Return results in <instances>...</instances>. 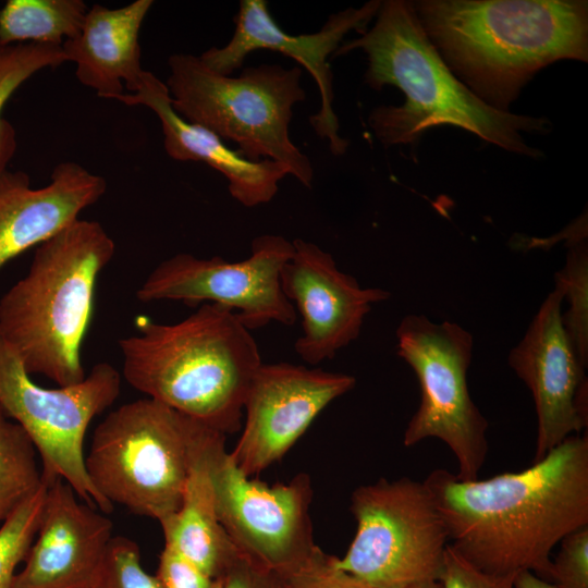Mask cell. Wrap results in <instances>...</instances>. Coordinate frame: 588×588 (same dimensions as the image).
<instances>
[{"label": "cell", "mask_w": 588, "mask_h": 588, "mask_svg": "<svg viewBox=\"0 0 588 588\" xmlns=\"http://www.w3.org/2000/svg\"><path fill=\"white\" fill-rule=\"evenodd\" d=\"M450 544L498 576L550 578L552 550L588 525V436L573 434L520 471L464 480L434 469L424 480Z\"/></svg>", "instance_id": "obj_1"}, {"label": "cell", "mask_w": 588, "mask_h": 588, "mask_svg": "<svg viewBox=\"0 0 588 588\" xmlns=\"http://www.w3.org/2000/svg\"><path fill=\"white\" fill-rule=\"evenodd\" d=\"M413 7L450 71L499 111L509 112L541 69L588 61L586 0H419Z\"/></svg>", "instance_id": "obj_2"}, {"label": "cell", "mask_w": 588, "mask_h": 588, "mask_svg": "<svg viewBox=\"0 0 588 588\" xmlns=\"http://www.w3.org/2000/svg\"><path fill=\"white\" fill-rule=\"evenodd\" d=\"M375 24L339 46L332 58L363 50L368 60L365 83L375 90L400 88L399 107L373 109L368 123L384 145L411 144L426 130L452 125L506 151L540 157L523 133L548 134L549 119L499 111L477 97L446 66L425 34L413 1H381Z\"/></svg>", "instance_id": "obj_3"}, {"label": "cell", "mask_w": 588, "mask_h": 588, "mask_svg": "<svg viewBox=\"0 0 588 588\" xmlns=\"http://www.w3.org/2000/svg\"><path fill=\"white\" fill-rule=\"evenodd\" d=\"M134 323L136 333L119 341L127 383L225 436L238 431L262 360L236 313L205 303L175 323L146 316Z\"/></svg>", "instance_id": "obj_4"}, {"label": "cell", "mask_w": 588, "mask_h": 588, "mask_svg": "<svg viewBox=\"0 0 588 588\" xmlns=\"http://www.w3.org/2000/svg\"><path fill=\"white\" fill-rule=\"evenodd\" d=\"M114 252L99 222L79 218L36 246L27 273L0 298V338L29 375L58 387L84 380L96 283Z\"/></svg>", "instance_id": "obj_5"}, {"label": "cell", "mask_w": 588, "mask_h": 588, "mask_svg": "<svg viewBox=\"0 0 588 588\" xmlns=\"http://www.w3.org/2000/svg\"><path fill=\"white\" fill-rule=\"evenodd\" d=\"M168 65L164 84L180 117L233 142L250 161L285 164L290 175L311 186V162L289 132L293 107L306 98L301 68L260 64L231 76L216 73L199 57L186 53L170 56Z\"/></svg>", "instance_id": "obj_6"}, {"label": "cell", "mask_w": 588, "mask_h": 588, "mask_svg": "<svg viewBox=\"0 0 588 588\" xmlns=\"http://www.w3.org/2000/svg\"><path fill=\"white\" fill-rule=\"evenodd\" d=\"M208 428L150 397L123 404L95 428L86 473L107 502L160 523L179 510L194 448Z\"/></svg>", "instance_id": "obj_7"}, {"label": "cell", "mask_w": 588, "mask_h": 588, "mask_svg": "<svg viewBox=\"0 0 588 588\" xmlns=\"http://www.w3.org/2000/svg\"><path fill=\"white\" fill-rule=\"evenodd\" d=\"M355 536L335 565L371 588L438 581L450 538L424 481L408 477L356 488L351 497Z\"/></svg>", "instance_id": "obj_8"}, {"label": "cell", "mask_w": 588, "mask_h": 588, "mask_svg": "<svg viewBox=\"0 0 588 588\" xmlns=\"http://www.w3.org/2000/svg\"><path fill=\"white\" fill-rule=\"evenodd\" d=\"M14 350L0 338V408L32 439L42 481L68 482L86 504L109 514L113 505L94 488L85 468L84 440L91 420L121 391V375L109 363L96 364L83 381L56 389L36 384Z\"/></svg>", "instance_id": "obj_9"}, {"label": "cell", "mask_w": 588, "mask_h": 588, "mask_svg": "<svg viewBox=\"0 0 588 588\" xmlns=\"http://www.w3.org/2000/svg\"><path fill=\"white\" fill-rule=\"evenodd\" d=\"M396 354L415 372L420 403L404 431L407 448L436 438L456 458L464 480L478 478L488 454V420L474 403L467 384L474 339L460 324L433 322L409 314L396 329Z\"/></svg>", "instance_id": "obj_10"}, {"label": "cell", "mask_w": 588, "mask_h": 588, "mask_svg": "<svg viewBox=\"0 0 588 588\" xmlns=\"http://www.w3.org/2000/svg\"><path fill=\"white\" fill-rule=\"evenodd\" d=\"M292 254V242L275 234L254 238L249 256L240 261L180 253L156 266L135 295L142 303L175 301L191 307L219 304L236 313L250 331L272 321L292 326L297 313L284 295L280 279Z\"/></svg>", "instance_id": "obj_11"}, {"label": "cell", "mask_w": 588, "mask_h": 588, "mask_svg": "<svg viewBox=\"0 0 588 588\" xmlns=\"http://www.w3.org/2000/svg\"><path fill=\"white\" fill-rule=\"evenodd\" d=\"M212 483L219 522L242 554L284 574L319 549L309 515L313 487L307 474L269 486L242 473L223 449L213 463Z\"/></svg>", "instance_id": "obj_12"}, {"label": "cell", "mask_w": 588, "mask_h": 588, "mask_svg": "<svg viewBox=\"0 0 588 588\" xmlns=\"http://www.w3.org/2000/svg\"><path fill=\"white\" fill-rule=\"evenodd\" d=\"M355 384V377L344 372L262 363L245 399L242 434L229 452L234 464L252 477L280 461L315 418Z\"/></svg>", "instance_id": "obj_13"}, {"label": "cell", "mask_w": 588, "mask_h": 588, "mask_svg": "<svg viewBox=\"0 0 588 588\" xmlns=\"http://www.w3.org/2000/svg\"><path fill=\"white\" fill-rule=\"evenodd\" d=\"M380 3V0H372L357 9L347 8L330 15L316 33L290 35L272 19L267 1L242 0L230 41L221 48H209L199 58L222 75H231L240 69L255 50L278 51L294 59L313 76L320 94V108L310 115L309 122L318 137L328 142L330 151L340 156L346 151L348 142L340 135V124L333 111V76L329 58L348 32L362 33L368 27Z\"/></svg>", "instance_id": "obj_14"}, {"label": "cell", "mask_w": 588, "mask_h": 588, "mask_svg": "<svg viewBox=\"0 0 588 588\" xmlns=\"http://www.w3.org/2000/svg\"><path fill=\"white\" fill-rule=\"evenodd\" d=\"M562 292L554 287L541 303L525 335L507 357L530 391L537 414L534 462L588 424L586 367L563 328Z\"/></svg>", "instance_id": "obj_15"}, {"label": "cell", "mask_w": 588, "mask_h": 588, "mask_svg": "<svg viewBox=\"0 0 588 588\" xmlns=\"http://www.w3.org/2000/svg\"><path fill=\"white\" fill-rule=\"evenodd\" d=\"M292 244L293 254L280 279L284 295L302 316L294 350L305 363L318 365L356 340L372 305L389 299L391 293L362 287L313 242L295 238Z\"/></svg>", "instance_id": "obj_16"}, {"label": "cell", "mask_w": 588, "mask_h": 588, "mask_svg": "<svg viewBox=\"0 0 588 588\" xmlns=\"http://www.w3.org/2000/svg\"><path fill=\"white\" fill-rule=\"evenodd\" d=\"M112 522L57 479L47 488L38 531L11 588H91Z\"/></svg>", "instance_id": "obj_17"}, {"label": "cell", "mask_w": 588, "mask_h": 588, "mask_svg": "<svg viewBox=\"0 0 588 588\" xmlns=\"http://www.w3.org/2000/svg\"><path fill=\"white\" fill-rule=\"evenodd\" d=\"M50 179L34 188L23 171L0 173V269L77 220L107 189L102 176L73 161L59 163Z\"/></svg>", "instance_id": "obj_18"}, {"label": "cell", "mask_w": 588, "mask_h": 588, "mask_svg": "<svg viewBox=\"0 0 588 588\" xmlns=\"http://www.w3.org/2000/svg\"><path fill=\"white\" fill-rule=\"evenodd\" d=\"M111 99L127 106H146L154 111L161 124L168 156L210 166L228 180L231 196L245 207L271 201L279 183L290 175L285 164L269 159L250 161L211 131L184 120L172 108L166 84L148 71L144 72L135 93Z\"/></svg>", "instance_id": "obj_19"}, {"label": "cell", "mask_w": 588, "mask_h": 588, "mask_svg": "<svg viewBox=\"0 0 588 588\" xmlns=\"http://www.w3.org/2000/svg\"><path fill=\"white\" fill-rule=\"evenodd\" d=\"M152 4L136 0L119 9L100 4L88 9L79 34L62 44L66 62L76 64L81 84L106 99L123 94V83L128 94L137 90L145 72L139 29Z\"/></svg>", "instance_id": "obj_20"}, {"label": "cell", "mask_w": 588, "mask_h": 588, "mask_svg": "<svg viewBox=\"0 0 588 588\" xmlns=\"http://www.w3.org/2000/svg\"><path fill=\"white\" fill-rule=\"evenodd\" d=\"M225 434L208 428L194 448L179 510L161 520L171 546L210 577L220 578L241 552L221 526L215 504L212 467Z\"/></svg>", "instance_id": "obj_21"}, {"label": "cell", "mask_w": 588, "mask_h": 588, "mask_svg": "<svg viewBox=\"0 0 588 588\" xmlns=\"http://www.w3.org/2000/svg\"><path fill=\"white\" fill-rule=\"evenodd\" d=\"M87 11L82 0H9L0 9V46L62 45L79 34Z\"/></svg>", "instance_id": "obj_22"}, {"label": "cell", "mask_w": 588, "mask_h": 588, "mask_svg": "<svg viewBox=\"0 0 588 588\" xmlns=\"http://www.w3.org/2000/svg\"><path fill=\"white\" fill-rule=\"evenodd\" d=\"M37 454L26 431L0 408V522L46 485Z\"/></svg>", "instance_id": "obj_23"}, {"label": "cell", "mask_w": 588, "mask_h": 588, "mask_svg": "<svg viewBox=\"0 0 588 588\" xmlns=\"http://www.w3.org/2000/svg\"><path fill=\"white\" fill-rule=\"evenodd\" d=\"M66 62L62 45L26 42L0 46V173L16 149L15 131L2 117L9 98L36 72Z\"/></svg>", "instance_id": "obj_24"}, {"label": "cell", "mask_w": 588, "mask_h": 588, "mask_svg": "<svg viewBox=\"0 0 588 588\" xmlns=\"http://www.w3.org/2000/svg\"><path fill=\"white\" fill-rule=\"evenodd\" d=\"M555 286L566 298L568 310L561 315L563 328L584 367L588 365V248L584 235L568 244L565 266L555 275Z\"/></svg>", "instance_id": "obj_25"}, {"label": "cell", "mask_w": 588, "mask_h": 588, "mask_svg": "<svg viewBox=\"0 0 588 588\" xmlns=\"http://www.w3.org/2000/svg\"><path fill=\"white\" fill-rule=\"evenodd\" d=\"M48 486L16 509L0 527V588H11L15 569L24 562L40 524Z\"/></svg>", "instance_id": "obj_26"}, {"label": "cell", "mask_w": 588, "mask_h": 588, "mask_svg": "<svg viewBox=\"0 0 588 588\" xmlns=\"http://www.w3.org/2000/svg\"><path fill=\"white\" fill-rule=\"evenodd\" d=\"M91 588H163L140 564L138 544L124 536H113L97 571Z\"/></svg>", "instance_id": "obj_27"}, {"label": "cell", "mask_w": 588, "mask_h": 588, "mask_svg": "<svg viewBox=\"0 0 588 588\" xmlns=\"http://www.w3.org/2000/svg\"><path fill=\"white\" fill-rule=\"evenodd\" d=\"M284 588H371L335 565V556L320 548L305 562L280 574Z\"/></svg>", "instance_id": "obj_28"}, {"label": "cell", "mask_w": 588, "mask_h": 588, "mask_svg": "<svg viewBox=\"0 0 588 588\" xmlns=\"http://www.w3.org/2000/svg\"><path fill=\"white\" fill-rule=\"evenodd\" d=\"M549 581L556 588H588V525L560 541Z\"/></svg>", "instance_id": "obj_29"}, {"label": "cell", "mask_w": 588, "mask_h": 588, "mask_svg": "<svg viewBox=\"0 0 588 588\" xmlns=\"http://www.w3.org/2000/svg\"><path fill=\"white\" fill-rule=\"evenodd\" d=\"M514 577L486 573L449 544L438 583L440 588H514Z\"/></svg>", "instance_id": "obj_30"}, {"label": "cell", "mask_w": 588, "mask_h": 588, "mask_svg": "<svg viewBox=\"0 0 588 588\" xmlns=\"http://www.w3.org/2000/svg\"><path fill=\"white\" fill-rule=\"evenodd\" d=\"M157 577L163 588H219L218 579L203 572L171 546L164 544Z\"/></svg>", "instance_id": "obj_31"}, {"label": "cell", "mask_w": 588, "mask_h": 588, "mask_svg": "<svg viewBox=\"0 0 588 588\" xmlns=\"http://www.w3.org/2000/svg\"><path fill=\"white\" fill-rule=\"evenodd\" d=\"M218 580L219 588H284L279 573L242 553Z\"/></svg>", "instance_id": "obj_32"}, {"label": "cell", "mask_w": 588, "mask_h": 588, "mask_svg": "<svg viewBox=\"0 0 588 588\" xmlns=\"http://www.w3.org/2000/svg\"><path fill=\"white\" fill-rule=\"evenodd\" d=\"M514 588H556L529 571H522L514 577Z\"/></svg>", "instance_id": "obj_33"}, {"label": "cell", "mask_w": 588, "mask_h": 588, "mask_svg": "<svg viewBox=\"0 0 588 588\" xmlns=\"http://www.w3.org/2000/svg\"><path fill=\"white\" fill-rule=\"evenodd\" d=\"M408 588H440V584L438 581H426V583L414 585Z\"/></svg>", "instance_id": "obj_34"}]
</instances>
